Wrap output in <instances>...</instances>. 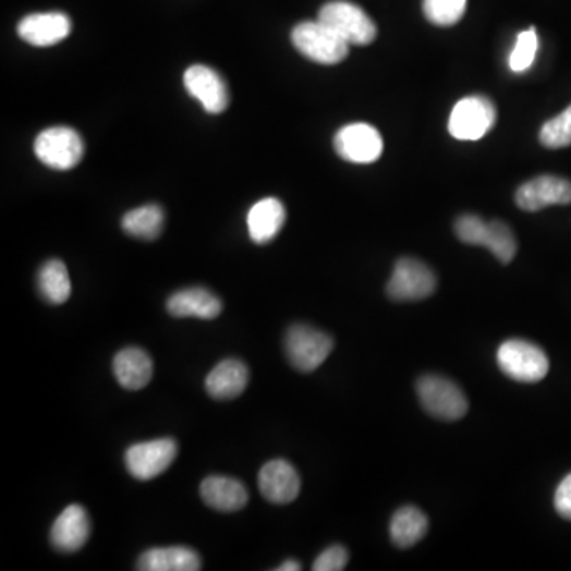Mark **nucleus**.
Segmentation results:
<instances>
[{"label": "nucleus", "mask_w": 571, "mask_h": 571, "mask_svg": "<svg viewBox=\"0 0 571 571\" xmlns=\"http://www.w3.org/2000/svg\"><path fill=\"white\" fill-rule=\"evenodd\" d=\"M455 235L465 245L484 246L500 260L510 264L518 253L517 236L510 226L501 221L486 222L476 215L459 216L454 224Z\"/></svg>", "instance_id": "f257e3e1"}, {"label": "nucleus", "mask_w": 571, "mask_h": 571, "mask_svg": "<svg viewBox=\"0 0 571 571\" xmlns=\"http://www.w3.org/2000/svg\"><path fill=\"white\" fill-rule=\"evenodd\" d=\"M292 45L309 61L323 65H336L347 59L350 44L321 21H305L291 33Z\"/></svg>", "instance_id": "f03ea898"}, {"label": "nucleus", "mask_w": 571, "mask_h": 571, "mask_svg": "<svg viewBox=\"0 0 571 571\" xmlns=\"http://www.w3.org/2000/svg\"><path fill=\"white\" fill-rule=\"evenodd\" d=\"M318 21L339 34L347 44L370 45L378 36L376 24L361 7L347 0H332L324 3L318 13Z\"/></svg>", "instance_id": "7ed1b4c3"}, {"label": "nucleus", "mask_w": 571, "mask_h": 571, "mask_svg": "<svg viewBox=\"0 0 571 571\" xmlns=\"http://www.w3.org/2000/svg\"><path fill=\"white\" fill-rule=\"evenodd\" d=\"M284 350L295 370L312 374L332 353L333 340L315 327L295 324L286 333Z\"/></svg>", "instance_id": "20e7f679"}, {"label": "nucleus", "mask_w": 571, "mask_h": 571, "mask_svg": "<svg viewBox=\"0 0 571 571\" xmlns=\"http://www.w3.org/2000/svg\"><path fill=\"white\" fill-rule=\"evenodd\" d=\"M38 161L53 170H71L85 156V142L72 127L56 125L45 129L34 142Z\"/></svg>", "instance_id": "39448f33"}, {"label": "nucleus", "mask_w": 571, "mask_h": 571, "mask_svg": "<svg viewBox=\"0 0 571 571\" xmlns=\"http://www.w3.org/2000/svg\"><path fill=\"white\" fill-rule=\"evenodd\" d=\"M416 391L423 409L437 420L458 421L469 411L465 393L445 376H423L417 381Z\"/></svg>", "instance_id": "423d86ee"}, {"label": "nucleus", "mask_w": 571, "mask_h": 571, "mask_svg": "<svg viewBox=\"0 0 571 571\" xmlns=\"http://www.w3.org/2000/svg\"><path fill=\"white\" fill-rule=\"evenodd\" d=\"M497 364L508 378L519 382H538L548 375L545 351L531 341L508 340L497 351Z\"/></svg>", "instance_id": "0eeeda50"}, {"label": "nucleus", "mask_w": 571, "mask_h": 571, "mask_svg": "<svg viewBox=\"0 0 571 571\" xmlns=\"http://www.w3.org/2000/svg\"><path fill=\"white\" fill-rule=\"evenodd\" d=\"M496 120L497 110L493 100L484 96H469L452 108L449 134L458 141H479L494 127Z\"/></svg>", "instance_id": "6e6552de"}, {"label": "nucleus", "mask_w": 571, "mask_h": 571, "mask_svg": "<svg viewBox=\"0 0 571 571\" xmlns=\"http://www.w3.org/2000/svg\"><path fill=\"white\" fill-rule=\"evenodd\" d=\"M435 289L437 277L430 267L420 259L402 257L393 267L386 292L393 302H417L430 297Z\"/></svg>", "instance_id": "1a4fd4ad"}, {"label": "nucleus", "mask_w": 571, "mask_h": 571, "mask_svg": "<svg viewBox=\"0 0 571 571\" xmlns=\"http://www.w3.org/2000/svg\"><path fill=\"white\" fill-rule=\"evenodd\" d=\"M179 445L173 438H158V440L143 441L132 445L125 451L124 462L127 472L141 482L162 475L175 461Z\"/></svg>", "instance_id": "9d476101"}, {"label": "nucleus", "mask_w": 571, "mask_h": 571, "mask_svg": "<svg viewBox=\"0 0 571 571\" xmlns=\"http://www.w3.org/2000/svg\"><path fill=\"white\" fill-rule=\"evenodd\" d=\"M333 148L344 161L353 163H372L382 155V138L378 129L367 123L344 125L336 137Z\"/></svg>", "instance_id": "9b49d317"}, {"label": "nucleus", "mask_w": 571, "mask_h": 571, "mask_svg": "<svg viewBox=\"0 0 571 571\" xmlns=\"http://www.w3.org/2000/svg\"><path fill=\"white\" fill-rule=\"evenodd\" d=\"M184 88L198 100L207 113L219 114L229 106V89L224 78L208 65H191L183 75Z\"/></svg>", "instance_id": "f8f14e48"}, {"label": "nucleus", "mask_w": 571, "mask_h": 571, "mask_svg": "<svg viewBox=\"0 0 571 571\" xmlns=\"http://www.w3.org/2000/svg\"><path fill=\"white\" fill-rule=\"evenodd\" d=\"M524 211H539L551 205L571 204V181L556 175H542L522 184L514 196Z\"/></svg>", "instance_id": "ddd939ff"}, {"label": "nucleus", "mask_w": 571, "mask_h": 571, "mask_svg": "<svg viewBox=\"0 0 571 571\" xmlns=\"http://www.w3.org/2000/svg\"><path fill=\"white\" fill-rule=\"evenodd\" d=\"M257 484H259L264 499L275 505L291 503V501L297 499L302 487L301 475H299L297 470L283 459L267 462L260 469Z\"/></svg>", "instance_id": "4468645a"}, {"label": "nucleus", "mask_w": 571, "mask_h": 571, "mask_svg": "<svg viewBox=\"0 0 571 571\" xmlns=\"http://www.w3.org/2000/svg\"><path fill=\"white\" fill-rule=\"evenodd\" d=\"M21 40L33 47H53L72 33V20L62 12L33 13L19 23Z\"/></svg>", "instance_id": "2eb2a0df"}, {"label": "nucleus", "mask_w": 571, "mask_h": 571, "mask_svg": "<svg viewBox=\"0 0 571 571\" xmlns=\"http://www.w3.org/2000/svg\"><path fill=\"white\" fill-rule=\"evenodd\" d=\"M89 535L90 521L85 508L71 505L56 519L50 539L56 551L76 552L86 545Z\"/></svg>", "instance_id": "dca6fc26"}, {"label": "nucleus", "mask_w": 571, "mask_h": 571, "mask_svg": "<svg viewBox=\"0 0 571 571\" xmlns=\"http://www.w3.org/2000/svg\"><path fill=\"white\" fill-rule=\"evenodd\" d=\"M167 312L173 318H197L204 321L218 318L222 312V302L218 295L205 288L181 289L170 295Z\"/></svg>", "instance_id": "f3484780"}, {"label": "nucleus", "mask_w": 571, "mask_h": 571, "mask_svg": "<svg viewBox=\"0 0 571 571\" xmlns=\"http://www.w3.org/2000/svg\"><path fill=\"white\" fill-rule=\"evenodd\" d=\"M201 497L207 507L219 513H235L248 505L245 484L229 476H208L201 484Z\"/></svg>", "instance_id": "a211bd4d"}, {"label": "nucleus", "mask_w": 571, "mask_h": 571, "mask_svg": "<svg viewBox=\"0 0 571 571\" xmlns=\"http://www.w3.org/2000/svg\"><path fill=\"white\" fill-rule=\"evenodd\" d=\"M250 370L239 359L219 362L205 379V389L215 400H232L242 396L248 388Z\"/></svg>", "instance_id": "6ab92c4d"}, {"label": "nucleus", "mask_w": 571, "mask_h": 571, "mask_svg": "<svg viewBox=\"0 0 571 571\" xmlns=\"http://www.w3.org/2000/svg\"><path fill=\"white\" fill-rule=\"evenodd\" d=\"M286 222V208L281 201L266 197L256 202L246 216L250 239L256 245H267L277 239Z\"/></svg>", "instance_id": "aec40b11"}, {"label": "nucleus", "mask_w": 571, "mask_h": 571, "mask_svg": "<svg viewBox=\"0 0 571 571\" xmlns=\"http://www.w3.org/2000/svg\"><path fill=\"white\" fill-rule=\"evenodd\" d=\"M113 374L121 388L141 391L153 378V361L142 348H124L113 359Z\"/></svg>", "instance_id": "412c9836"}, {"label": "nucleus", "mask_w": 571, "mask_h": 571, "mask_svg": "<svg viewBox=\"0 0 571 571\" xmlns=\"http://www.w3.org/2000/svg\"><path fill=\"white\" fill-rule=\"evenodd\" d=\"M138 570L143 571H197L202 569L201 556L186 546L153 548L142 554Z\"/></svg>", "instance_id": "4be33fe9"}, {"label": "nucleus", "mask_w": 571, "mask_h": 571, "mask_svg": "<svg viewBox=\"0 0 571 571\" xmlns=\"http://www.w3.org/2000/svg\"><path fill=\"white\" fill-rule=\"evenodd\" d=\"M389 531L397 548H411L426 536L428 519L420 508L403 507L393 514Z\"/></svg>", "instance_id": "5701e85b"}, {"label": "nucleus", "mask_w": 571, "mask_h": 571, "mask_svg": "<svg viewBox=\"0 0 571 571\" xmlns=\"http://www.w3.org/2000/svg\"><path fill=\"white\" fill-rule=\"evenodd\" d=\"M37 283L41 297L50 304L61 305L71 299V277L62 260L51 259L45 263L38 271Z\"/></svg>", "instance_id": "b1692460"}, {"label": "nucleus", "mask_w": 571, "mask_h": 571, "mask_svg": "<svg viewBox=\"0 0 571 571\" xmlns=\"http://www.w3.org/2000/svg\"><path fill=\"white\" fill-rule=\"evenodd\" d=\"M163 210L159 205H143L127 211L121 219V228L127 235L134 239L153 240L159 239L163 229Z\"/></svg>", "instance_id": "393cba45"}, {"label": "nucleus", "mask_w": 571, "mask_h": 571, "mask_svg": "<svg viewBox=\"0 0 571 571\" xmlns=\"http://www.w3.org/2000/svg\"><path fill=\"white\" fill-rule=\"evenodd\" d=\"M423 10L435 26H454L465 15L466 0H424Z\"/></svg>", "instance_id": "a878e982"}, {"label": "nucleus", "mask_w": 571, "mask_h": 571, "mask_svg": "<svg viewBox=\"0 0 571 571\" xmlns=\"http://www.w3.org/2000/svg\"><path fill=\"white\" fill-rule=\"evenodd\" d=\"M539 142L549 149L567 148L571 145V106L543 124Z\"/></svg>", "instance_id": "bb28decb"}, {"label": "nucleus", "mask_w": 571, "mask_h": 571, "mask_svg": "<svg viewBox=\"0 0 571 571\" xmlns=\"http://www.w3.org/2000/svg\"><path fill=\"white\" fill-rule=\"evenodd\" d=\"M536 51H538V36L535 27L519 34L514 50L510 56V69L514 73L529 71L534 64Z\"/></svg>", "instance_id": "cd10ccee"}, {"label": "nucleus", "mask_w": 571, "mask_h": 571, "mask_svg": "<svg viewBox=\"0 0 571 571\" xmlns=\"http://www.w3.org/2000/svg\"><path fill=\"white\" fill-rule=\"evenodd\" d=\"M350 554L343 546L336 545L327 548L326 551L319 554L318 559L313 563L315 571H341L348 566Z\"/></svg>", "instance_id": "c85d7f7f"}, {"label": "nucleus", "mask_w": 571, "mask_h": 571, "mask_svg": "<svg viewBox=\"0 0 571 571\" xmlns=\"http://www.w3.org/2000/svg\"><path fill=\"white\" fill-rule=\"evenodd\" d=\"M554 505H556L557 513H559L560 517L571 521V473L569 476H566L563 482L557 487Z\"/></svg>", "instance_id": "c756f323"}, {"label": "nucleus", "mask_w": 571, "mask_h": 571, "mask_svg": "<svg viewBox=\"0 0 571 571\" xmlns=\"http://www.w3.org/2000/svg\"><path fill=\"white\" fill-rule=\"evenodd\" d=\"M278 571H299L302 570L301 563L297 562V560H286L283 562V566L278 567Z\"/></svg>", "instance_id": "7c9ffc66"}]
</instances>
